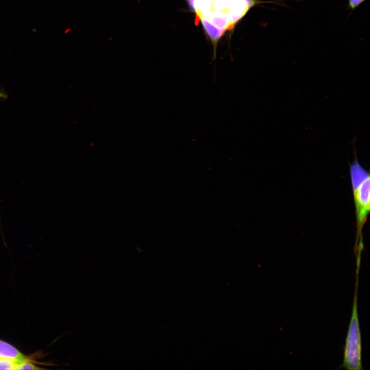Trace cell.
I'll return each mask as SVG.
<instances>
[{"instance_id":"obj_2","label":"cell","mask_w":370,"mask_h":370,"mask_svg":"<svg viewBox=\"0 0 370 370\" xmlns=\"http://www.w3.org/2000/svg\"><path fill=\"white\" fill-rule=\"evenodd\" d=\"M349 170L356 216L354 251L356 263L360 264L364 248L362 231L370 211V176L356 158L350 164Z\"/></svg>"},{"instance_id":"obj_5","label":"cell","mask_w":370,"mask_h":370,"mask_svg":"<svg viewBox=\"0 0 370 370\" xmlns=\"http://www.w3.org/2000/svg\"><path fill=\"white\" fill-rule=\"evenodd\" d=\"M19 363L9 359L0 358V369H16Z\"/></svg>"},{"instance_id":"obj_6","label":"cell","mask_w":370,"mask_h":370,"mask_svg":"<svg viewBox=\"0 0 370 370\" xmlns=\"http://www.w3.org/2000/svg\"><path fill=\"white\" fill-rule=\"evenodd\" d=\"M44 368L38 366L34 362H32L29 358L22 361L18 364L16 369H42Z\"/></svg>"},{"instance_id":"obj_1","label":"cell","mask_w":370,"mask_h":370,"mask_svg":"<svg viewBox=\"0 0 370 370\" xmlns=\"http://www.w3.org/2000/svg\"><path fill=\"white\" fill-rule=\"evenodd\" d=\"M189 5L200 17L212 40L223 33L240 19L253 6L271 3L258 0H188Z\"/></svg>"},{"instance_id":"obj_3","label":"cell","mask_w":370,"mask_h":370,"mask_svg":"<svg viewBox=\"0 0 370 370\" xmlns=\"http://www.w3.org/2000/svg\"><path fill=\"white\" fill-rule=\"evenodd\" d=\"M358 278L356 284L351 319L345 339L342 367L348 370L362 369L361 338L358 313Z\"/></svg>"},{"instance_id":"obj_7","label":"cell","mask_w":370,"mask_h":370,"mask_svg":"<svg viewBox=\"0 0 370 370\" xmlns=\"http://www.w3.org/2000/svg\"><path fill=\"white\" fill-rule=\"evenodd\" d=\"M365 0H348V7L351 10H354L359 6Z\"/></svg>"},{"instance_id":"obj_8","label":"cell","mask_w":370,"mask_h":370,"mask_svg":"<svg viewBox=\"0 0 370 370\" xmlns=\"http://www.w3.org/2000/svg\"><path fill=\"white\" fill-rule=\"evenodd\" d=\"M0 97H4L3 94H2L0 93Z\"/></svg>"},{"instance_id":"obj_4","label":"cell","mask_w":370,"mask_h":370,"mask_svg":"<svg viewBox=\"0 0 370 370\" xmlns=\"http://www.w3.org/2000/svg\"><path fill=\"white\" fill-rule=\"evenodd\" d=\"M0 358L11 359L19 363L27 357L11 344L0 340Z\"/></svg>"}]
</instances>
